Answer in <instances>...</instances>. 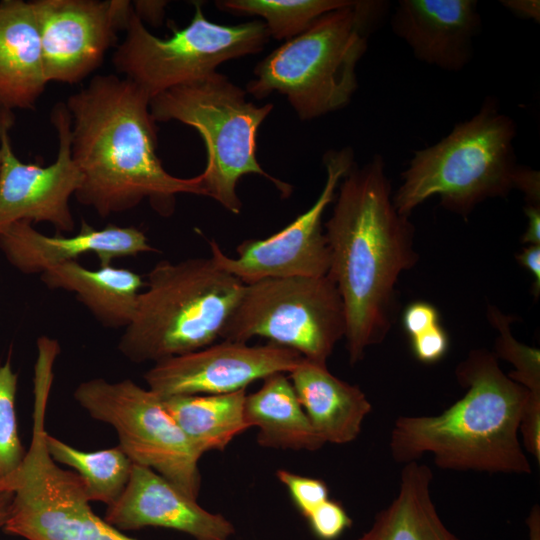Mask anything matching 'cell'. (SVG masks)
<instances>
[{
	"instance_id": "obj_1",
	"label": "cell",
	"mask_w": 540,
	"mask_h": 540,
	"mask_svg": "<svg viewBox=\"0 0 540 540\" xmlns=\"http://www.w3.org/2000/svg\"><path fill=\"white\" fill-rule=\"evenodd\" d=\"M150 97L113 74L96 75L72 94L71 153L82 180L77 200L101 217L134 208L147 199L164 216L178 194L206 196L202 175L180 178L157 155V127Z\"/></svg>"
},
{
	"instance_id": "obj_2",
	"label": "cell",
	"mask_w": 540,
	"mask_h": 540,
	"mask_svg": "<svg viewBox=\"0 0 540 540\" xmlns=\"http://www.w3.org/2000/svg\"><path fill=\"white\" fill-rule=\"evenodd\" d=\"M326 222L328 275L346 313V346L351 364L384 340L395 313V286L417 262L414 226L398 212L384 158L376 154L355 165L338 188Z\"/></svg>"
},
{
	"instance_id": "obj_3",
	"label": "cell",
	"mask_w": 540,
	"mask_h": 540,
	"mask_svg": "<svg viewBox=\"0 0 540 540\" xmlns=\"http://www.w3.org/2000/svg\"><path fill=\"white\" fill-rule=\"evenodd\" d=\"M455 375L467 391L444 412L396 419L389 442L393 460L406 464L430 453L446 470L530 474L519 427L531 392L484 349L471 350Z\"/></svg>"
},
{
	"instance_id": "obj_4",
	"label": "cell",
	"mask_w": 540,
	"mask_h": 540,
	"mask_svg": "<svg viewBox=\"0 0 540 540\" xmlns=\"http://www.w3.org/2000/svg\"><path fill=\"white\" fill-rule=\"evenodd\" d=\"M388 2L352 0L317 18L286 40L254 69L246 93L262 99L284 95L301 120L344 108L358 88L356 67Z\"/></svg>"
},
{
	"instance_id": "obj_5",
	"label": "cell",
	"mask_w": 540,
	"mask_h": 540,
	"mask_svg": "<svg viewBox=\"0 0 540 540\" xmlns=\"http://www.w3.org/2000/svg\"><path fill=\"white\" fill-rule=\"evenodd\" d=\"M118 350L134 363L158 362L215 343L245 284L210 258L163 260L148 273Z\"/></svg>"
},
{
	"instance_id": "obj_6",
	"label": "cell",
	"mask_w": 540,
	"mask_h": 540,
	"mask_svg": "<svg viewBox=\"0 0 540 540\" xmlns=\"http://www.w3.org/2000/svg\"><path fill=\"white\" fill-rule=\"evenodd\" d=\"M516 124L487 98L469 120L456 124L436 144L414 151L402 183L392 196L399 213L408 216L438 195L441 205L464 218L489 198L514 189L518 164L513 146Z\"/></svg>"
},
{
	"instance_id": "obj_7",
	"label": "cell",
	"mask_w": 540,
	"mask_h": 540,
	"mask_svg": "<svg viewBox=\"0 0 540 540\" xmlns=\"http://www.w3.org/2000/svg\"><path fill=\"white\" fill-rule=\"evenodd\" d=\"M272 109L271 103L248 101L245 90L217 71L150 100L156 122L176 120L201 135L207 151L201 173L207 197L233 214L242 208L236 187L244 175L265 177L285 197L292 191L291 185L265 172L256 157L257 132Z\"/></svg>"
},
{
	"instance_id": "obj_8",
	"label": "cell",
	"mask_w": 540,
	"mask_h": 540,
	"mask_svg": "<svg viewBox=\"0 0 540 540\" xmlns=\"http://www.w3.org/2000/svg\"><path fill=\"white\" fill-rule=\"evenodd\" d=\"M191 22L172 34L153 35L133 10L125 27L126 36L112 61L124 78L149 97L202 79L229 60L259 53L270 36L263 21L221 25L207 19L196 3Z\"/></svg>"
},
{
	"instance_id": "obj_9",
	"label": "cell",
	"mask_w": 540,
	"mask_h": 540,
	"mask_svg": "<svg viewBox=\"0 0 540 540\" xmlns=\"http://www.w3.org/2000/svg\"><path fill=\"white\" fill-rule=\"evenodd\" d=\"M346 334V313L335 282L320 277L270 278L245 284L220 340L247 342L260 336L327 364Z\"/></svg>"
},
{
	"instance_id": "obj_10",
	"label": "cell",
	"mask_w": 540,
	"mask_h": 540,
	"mask_svg": "<svg viewBox=\"0 0 540 540\" xmlns=\"http://www.w3.org/2000/svg\"><path fill=\"white\" fill-rule=\"evenodd\" d=\"M46 395L34 397L32 436L20 465L0 479L13 493L3 530L26 540H137L97 516L81 478L50 456L45 429Z\"/></svg>"
},
{
	"instance_id": "obj_11",
	"label": "cell",
	"mask_w": 540,
	"mask_h": 540,
	"mask_svg": "<svg viewBox=\"0 0 540 540\" xmlns=\"http://www.w3.org/2000/svg\"><path fill=\"white\" fill-rule=\"evenodd\" d=\"M73 397L91 418L114 428L118 445L133 464L152 469L188 497L198 499L202 455L161 397L130 379L110 382L103 378L81 382Z\"/></svg>"
},
{
	"instance_id": "obj_12",
	"label": "cell",
	"mask_w": 540,
	"mask_h": 540,
	"mask_svg": "<svg viewBox=\"0 0 540 540\" xmlns=\"http://www.w3.org/2000/svg\"><path fill=\"white\" fill-rule=\"evenodd\" d=\"M326 170L324 187L314 204L289 225L265 239L240 243L237 258L222 252L210 241L211 258L221 269L244 284L264 279L325 276L330 268V250L322 228L327 206L336 198L340 181L355 165L351 147L329 150L323 156Z\"/></svg>"
},
{
	"instance_id": "obj_13",
	"label": "cell",
	"mask_w": 540,
	"mask_h": 540,
	"mask_svg": "<svg viewBox=\"0 0 540 540\" xmlns=\"http://www.w3.org/2000/svg\"><path fill=\"white\" fill-rule=\"evenodd\" d=\"M58 136V152L48 166L28 164L14 153L9 130L14 116L0 122V234L12 224L47 222L57 233L72 232L75 223L70 198L82 176L71 153V116L63 102L51 111Z\"/></svg>"
},
{
	"instance_id": "obj_14",
	"label": "cell",
	"mask_w": 540,
	"mask_h": 540,
	"mask_svg": "<svg viewBox=\"0 0 540 540\" xmlns=\"http://www.w3.org/2000/svg\"><path fill=\"white\" fill-rule=\"evenodd\" d=\"M47 82L78 83L103 61L133 11L123 0L31 1Z\"/></svg>"
},
{
	"instance_id": "obj_15",
	"label": "cell",
	"mask_w": 540,
	"mask_h": 540,
	"mask_svg": "<svg viewBox=\"0 0 540 540\" xmlns=\"http://www.w3.org/2000/svg\"><path fill=\"white\" fill-rule=\"evenodd\" d=\"M302 358L297 351L272 342L250 346L221 340L158 361L143 377L148 389L161 398L226 394L246 389L274 373H289Z\"/></svg>"
},
{
	"instance_id": "obj_16",
	"label": "cell",
	"mask_w": 540,
	"mask_h": 540,
	"mask_svg": "<svg viewBox=\"0 0 540 540\" xmlns=\"http://www.w3.org/2000/svg\"><path fill=\"white\" fill-rule=\"evenodd\" d=\"M104 520L120 531L160 527L195 540H229L234 525L223 515L201 507L152 469L132 465L121 496L107 506Z\"/></svg>"
},
{
	"instance_id": "obj_17",
	"label": "cell",
	"mask_w": 540,
	"mask_h": 540,
	"mask_svg": "<svg viewBox=\"0 0 540 540\" xmlns=\"http://www.w3.org/2000/svg\"><path fill=\"white\" fill-rule=\"evenodd\" d=\"M0 249L7 261L25 274H42L86 254H95L100 266H105L115 258L157 251L136 227L107 225L97 229L84 220L74 236H48L27 221L16 222L0 234Z\"/></svg>"
},
{
	"instance_id": "obj_18",
	"label": "cell",
	"mask_w": 540,
	"mask_h": 540,
	"mask_svg": "<svg viewBox=\"0 0 540 540\" xmlns=\"http://www.w3.org/2000/svg\"><path fill=\"white\" fill-rule=\"evenodd\" d=\"M391 28L419 61L456 72L472 59L481 17L475 0H400Z\"/></svg>"
},
{
	"instance_id": "obj_19",
	"label": "cell",
	"mask_w": 540,
	"mask_h": 540,
	"mask_svg": "<svg viewBox=\"0 0 540 540\" xmlns=\"http://www.w3.org/2000/svg\"><path fill=\"white\" fill-rule=\"evenodd\" d=\"M40 34L31 2H0V107L32 109L43 93Z\"/></svg>"
},
{
	"instance_id": "obj_20",
	"label": "cell",
	"mask_w": 540,
	"mask_h": 540,
	"mask_svg": "<svg viewBox=\"0 0 540 540\" xmlns=\"http://www.w3.org/2000/svg\"><path fill=\"white\" fill-rule=\"evenodd\" d=\"M298 400L324 443L346 444L361 432L372 405L363 391L327 368L302 358L289 372Z\"/></svg>"
},
{
	"instance_id": "obj_21",
	"label": "cell",
	"mask_w": 540,
	"mask_h": 540,
	"mask_svg": "<svg viewBox=\"0 0 540 540\" xmlns=\"http://www.w3.org/2000/svg\"><path fill=\"white\" fill-rule=\"evenodd\" d=\"M50 289L75 293L94 318L108 328H126L132 321L141 289L142 277L111 264L88 269L77 261L67 262L41 274Z\"/></svg>"
},
{
	"instance_id": "obj_22",
	"label": "cell",
	"mask_w": 540,
	"mask_h": 540,
	"mask_svg": "<svg viewBox=\"0 0 540 540\" xmlns=\"http://www.w3.org/2000/svg\"><path fill=\"white\" fill-rule=\"evenodd\" d=\"M244 416L264 448L315 451L325 443L314 430L286 373H274L246 395Z\"/></svg>"
},
{
	"instance_id": "obj_23",
	"label": "cell",
	"mask_w": 540,
	"mask_h": 540,
	"mask_svg": "<svg viewBox=\"0 0 540 540\" xmlns=\"http://www.w3.org/2000/svg\"><path fill=\"white\" fill-rule=\"evenodd\" d=\"M433 473L428 465H403L396 497L355 540H463L441 520L431 497Z\"/></svg>"
},
{
	"instance_id": "obj_24",
	"label": "cell",
	"mask_w": 540,
	"mask_h": 540,
	"mask_svg": "<svg viewBox=\"0 0 540 540\" xmlns=\"http://www.w3.org/2000/svg\"><path fill=\"white\" fill-rule=\"evenodd\" d=\"M246 389L226 394L176 395L161 398L165 409L203 455L224 450L249 429L244 416Z\"/></svg>"
},
{
	"instance_id": "obj_25",
	"label": "cell",
	"mask_w": 540,
	"mask_h": 540,
	"mask_svg": "<svg viewBox=\"0 0 540 540\" xmlns=\"http://www.w3.org/2000/svg\"><path fill=\"white\" fill-rule=\"evenodd\" d=\"M47 450L57 464L66 465L81 478L87 499L107 506L123 493L132 461L119 445L97 451H82L47 433Z\"/></svg>"
},
{
	"instance_id": "obj_26",
	"label": "cell",
	"mask_w": 540,
	"mask_h": 540,
	"mask_svg": "<svg viewBox=\"0 0 540 540\" xmlns=\"http://www.w3.org/2000/svg\"><path fill=\"white\" fill-rule=\"evenodd\" d=\"M352 0H220L216 6L240 16L264 19L269 36L289 40L306 30L317 18L350 4Z\"/></svg>"
},
{
	"instance_id": "obj_27",
	"label": "cell",
	"mask_w": 540,
	"mask_h": 540,
	"mask_svg": "<svg viewBox=\"0 0 540 540\" xmlns=\"http://www.w3.org/2000/svg\"><path fill=\"white\" fill-rule=\"evenodd\" d=\"M488 317L497 328L499 336L495 343V356L510 362L515 370L508 376L531 393L540 395V351L517 341L510 330L511 318L490 306Z\"/></svg>"
},
{
	"instance_id": "obj_28",
	"label": "cell",
	"mask_w": 540,
	"mask_h": 540,
	"mask_svg": "<svg viewBox=\"0 0 540 540\" xmlns=\"http://www.w3.org/2000/svg\"><path fill=\"white\" fill-rule=\"evenodd\" d=\"M18 375L8 358L0 366V479L22 462L26 450L21 442L15 410Z\"/></svg>"
},
{
	"instance_id": "obj_29",
	"label": "cell",
	"mask_w": 540,
	"mask_h": 540,
	"mask_svg": "<svg viewBox=\"0 0 540 540\" xmlns=\"http://www.w3.org/2000/svg\"><path fill=\"white\" fill-rule=\"evenodd\" d=\"M277 479L287 488L298 511L306 518L329 499V489L324 481L278 469Z\"/></svg>"
},
{
	"instance_id": "obj_30",
	"label": "cell",
	"mask_w": 540,
	"mask_h": 540,
	"mask_svg": "<svg viewBox=\"0 0 540 540\" xmlns=\"http://www.w3.org/2000/svg\"><path fill=\"white\" fill-rule=\"evenodd\" d=\"M306 519L311 532L319 540H336L352 526V519L342 504L330 498Z\"/></svg>"
},
{
	"instance_id": "obj_31",
	"label": "cell",
	"mask_w": 540,
	"mask_h": 540,
	"mask_svg": "<svg viewBox=\"0 0 540 540\" xmlns=\"http://www.w3.org/2000/svg\"><path fill=\"white\" fill-rule=\"evenodd\" d=\"M415 357L423 363L441 360L448 351L449 338L441 324L411 338Z\"/></svg>"
},
{
	"instance_id": "obj_32",
	"label": "cell",
	"mask_w": 540,
	"mask_h": 540,
	"mask_svg": "<svg viewBox=\"0 0 540 540\" xmlns=\"http://www.w3.org/2000/svg\"><path fill=\"white\" fill-rule=\"evenodd\" d=\"M519 433L525 449L540 463V395L530 394L522 413Z\"/></svg>"
},
{
	"instance_id": "obj_33",
	"label": "cell",
	"mask_w": 540,
	"mask_h": 540,
	"mask_svg": "<svg viewBox=\"0 0 540 540\" xmlns=\"http://www.w3.org/2000/svg\"><path fill=\"white\" fill-rule=\"evenodd\" d=\"M402 321L405 331L412 338L440 324V315L432 304L417 301L405 309Z\"/></svg>"
},
{
	"instance_id": "obj_34",
	"label": "cell",
	"mask_w": 540,
	"mask_h": 540,
	"mask_svg": "<svg viewBox=\"0 0 540 540\" xmlns=\"http://www.w3.org/2000/svg\"><path fill=\"white\" fill-rule=\"evenodd\" d=\"M540 174L526 166L518 165L514 175V188L521 190L527 204L540 205Z\"/></svg>"
},
{
	"instance_id": "obj_35",
	"label": "cell",
	"mask_w": 540,
	"mask_h": 540,
	"mask_svg": "<svg viewBox=\"0 0 540 540\" xmlns=\"http://www.w3.org/2000/svg\"><path fill=\"white\" fill-rule=\"evenodd\" d=\"M517 260L533 275V293L538 296L540 293V245H528L517 256Z\"/></svg>"
},
{
	"instance_id": "obj_36",
	"label": "cell",
	"mask_w": 540,
	"mask_h": 540,
	"mask_svg": "<svg viewBox=\"0 0 540 540\" xmlns=\"http://www.w3.org/2000/svg\"><path fill=\"white\" fill-rule=\"evenodd\" d=\"M524 212L528 225L522 236V242L528 245H540V205L526 204Z\"/></svg>"
},
{
	"instance_id": "obj_37",
	"label": "cell",
	"mask_w": 540,
	"mask_h": 540,
	"mask_svg": "<svg viewBox=\"0 0 540 540\" xmlns=\"http://www.w3.org/2000/svg\"><path fill=\"white\" fill-rule=\"evenodd\" d=\"M502 5L513 14L524 19L540 20V2L538 0H504Z\"/></svg>"
},
{
	"instance_id": "obj_38",
	"label": "cell",
	"mask_w": 540,
	"mask_h": 540,
	"mask_svg": "<svg viewBox=\"0 0 540 540\" xmlns=\"http://www.w3.org/2000/svg\"><path fill=\"white\" fill-rule=\"evenodd\" d=\"M135 4L136 10L135 13L137 16L143 20V18L150 21L158 22L161 21L164 14V6L166 2L164 1H138Z\"/></svg>"
},
{
	"instance_id": "obj_39",
	"label": "cell",
	"mask_w": 540,
	"mask_h": 540,
	"mask_svg": "<svg viewBox=\"0 0 540 540\" xmlns=\"http://www.w3.org/2000/svg\"><path fill=\"white\" fill-rule=\"evenodd\" d=\"M13 498L12 492L0 490V530H3L10 517Z\"/></svg>"
},
{
	"instance_id": "obj_40",
	"label": "cell",
	"mask_w": 540,
	"mask_h": 540,
	"mask_svg": "<svg viewBox=\"0 0 540 540\" xmlns=\"http://www.w3.org/2000/svg\"><path fill=\"white\" fill-rule=\"evenodd\" d=\"M529 540H540V509L534 505L527 518Z\"/></svg>"
},
{
	"instance_id": "obj_41",
	"label": "cell",
	"mask_w": 540,
	"mask_h": 540,
	"mask_svg": "<svg viewBox=\"0 0 540 540\" xmlns=\"http://www.w3.org/2000/svg\"><path fill=\"white\" fill-rule=\"evenodd\" d=\"M12 116H13L12 111H7L0 107V122Z\"/></svg>"
},
{
	"instance_id": "obj_42",
	"label": "cell",
	"mask_w": 540,
	"mask_h": 540,
	"mask_svg": "<svg viewBox=\"0 0 540 540\" xmlns=\"http://www.w3.org/2000/svg\"><path fill=\"white\" fill-rule=\"evenodd\" d=\"M0 167H1V152H0Z\"/></svg>"
}]
</instances>
